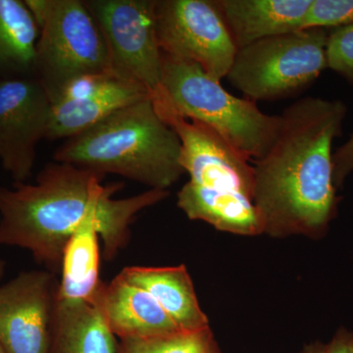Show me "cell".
Here are the masks:
<instances>
[{
    "label": "cell",
    "mask_w": 353,
    "mask_h": 353,
    "mask_svg": "<svg viewBox=\"0 0 353 353\" xmlns=\"http://www.w3.org/2000/svg\"><path fill=\"white\" fill-rule=\"evenodd\" d=\"M99 223L88 220L70 238L62 256L57 301L94 303L103 283L99 278Z\"/></svg>",
    "instance_id": "e0dca14e"
},
{
    "label": "cell",
    "mask_w": 353,
    "mask_h": 353,
    "mask_svg": "<svg viewBox=\"0 0 353 353\" xmlns=\"http://www.w3.org/2000/svg\"><path fill=\"white\" fill-rule=\"evenodd\" d=\"M39 37L24 0H0V80L34 77Z\"/></svg>",
    "instance_id": "ac0fdd59"
},
{
    "label": "cell",
    "mask_w": 353,
    "mask_h": 353,
    "mask_svg": "<svg viewBox=\"0 0 353 353\" xmlns=\"http://www.w3.org/2000/svg\"><path fill=\"white\" fill-rule=\"evenodd\" d=\"M0 353H7L6 348L3 347V345L0 343Z\"/></svg>",
    "instance_id": "484cf974"
},
{
    "label": "cell",
    "mask_w": 353,
    "mask_h": 353,
    "mask_svg": "<svg viewBox=\"0 0 353 353\" xmlns=\"http://www.w3.org/2000/svg\"><path fill=\"white\" fill-rule=\"evenodd\" d=\"M328 34L326 29L310 28L239 48L226 78L254 102L294 97L327 68Z\"/></svg>",
    "instance_id": "52a82bcc"
},
{
    "label": "cell",
    "mask_w": 353,
    "mask_h": 353,
    "mask_svg": "<svg viewBox=\"0 0 353 353\" xmlns=\"http://www.w3.org/2000/svg\"><path fill=\"white\" fill-rule=\"evenodd\" d=\"M119 275L148 292L181 331L196 332L209 328L208 316L199 306L192 278L185 265L129 266L123 269Z\"/></svg>",
    "instance_id": "9a60e30c"
},
{
    "label": "cell",
    "mask_w": 353,
    "mask_h": 353,
    "mask_svg": "<svg viewBox=\"0 0 353 353\" xmlns=\"http://www.w3.org/2000/svg\"><path fill=\"white\" fill-rule=\"evenodd\" d=\"M350 353H353V345H352V350H350Z\"/></svg>",
    "instance_id": "4316f807"
},
{
    "label": "cell",
    "mask_w": 353,
    "mask_h": 353,
    "mask_svg": "<svg viewBox=\"0 0 353 353\" xmlns=\"http://www.w3.org/2000/svg\"><path fill=\"white\" fill-rule=\"evenodd\" d=\"M99 25L114 77L145 88L152 99L161 92L163 54L155 28L157 0H85Z\"/></svg>",
    "instance_id": "ba28073f"
},
{
    "label": "cell",
    "mask_w": 353,
    "mask_h": 353,
    "mask_svg": "<svg viewBox=\"0 0 353 353\" xmlns=\"http://www.w3.org/2000/svg\"><path fill=\"white\" fill-rule=\"evenodd\" d=\"M58 284L52 272L32 270L0 285V343L7 353H50Z\"/></svg>",
    "instance_id": "8fae6325"
},
{
    "label": "cell",
    "mask_w": 353,
    "mask_h": 353,
    "mask_svg": "<svg viewBox=\"0 0 353 353\" xmlns=\"http://www.w3.org/2000/svg\"><path fill=\"white\" fill-rule=\"evenodd\" d=\"M327 68L353 85V24L334 28L328 34Z\"/></svg>",
    "instance_id": "ffe728a7"
},
{
    "label": "cell",
    "mask_w": 353,
    "mask_h": 353,
    "mask_svg": "<svg viewBox=\"0 0 353 353\" xmlns=\"http://www.w3.org/2000/svg\"><path fill=\"white\" fill-rule=\"evenodd\" d=\"M51 102L34 77L0 80V162L15 183L32 175L36 148L46 139Z\"/></svg>",
    "instance_id": "30bf717a"
},
{
    "label": "cell",
    "mask_w": 353,
    "mask_h": 353,
    "mask_svg": "<svg viewBox=\"0 0 353 353\" xmlns=\"http://www.w3.org/2000/svg\"><path fill=\"white\" fill-rule=\"evenodd\" d=\"M236 48L303 30L312 0H218Z\"/></svg>",
    "instance_id": "5bb4252c"
},
{
    "label": "cell",
    "mask_w": 353,
    "mask_h": 353,
    "mask_svg": "<svg viewBox=\"0 0 353 353\" xmlns=\"http://www.w3.org/2000/svg\"><path fill=\"white\" fill-rule=\"evenodd\" d=\"M153 102L160 117L180 138L181 164L190 175L178 192L179 208L190 220L203 221L219 231L241 236L263 233L253 202L252 160L212 128L185 119L164 101Z\"/></svg>",
    "instance_id": "3957f363"
},
{
    "label": "cell",
    "mask_w": 353,
    "mask_h": 353,
    "mask_svg": "<svg viewBox=\"0 0 353 353\" xmlns=\"http://www.w3.org/2000/svg\"><path fill=\"white\" fill-rule=\"evenodd\" d=\"M155 28L164 55L196 63L220 82L226 78L238 48L215 1L157 0Z\"/></svg>",
    "instance_id": "9c48e42d"
},
{
    "label": "cell",
    "mask_w": 353,
    "mask_h": 353,
    "mask_svg": "<svg viewBox=\"0 0 353 353\" xmlns=\"http://www.w3.org/2000/svg\"><path fill=\"white\" fill-rule=\"evenodd\" d=\"M6 262L2 261V260H0V280H1L2 278H3L4 273H6Z\"/></svg>",
    "instance_id": "d4e9b609"
},
{
    "label": "cell",
    "mask_w": 353,
    "mask_h": 353,
    "mask_svg": "<svg viewBox=\"0 0 353 353\" xmlns=\"http://www.w3.org/2000/svg\"><path fill=\"white\" fill-rule=\"evenodd\" d=\"M117 345L94 304L57 301L50 353H117Z\"/></svg>",
    "instance_id": "2e32d148"
},
{
    "label": "cell",
    "mask_w": 353,
    "mask_h": 353,
    "mask_svg": "<svg viewBox=\"0 0 353 353\" xmlns=\"http://www.w3.org/2000/svg\"><path fill=\"white\" fill-rule=\"evenodd\" d=\"M334 185L341 187L345 179L353 172V134L343 145L334 153Z\"/></svg>",
    "instance_id": "7402d4cb"
},
{
    "label": "cell",
    "mask_w": 353,
    "mask_h": 353,
    "mask_svg": "<svg viewBox=\"0 0 353 353\" xmlns=\"http://www.w3.org/2000/svg\"><path fill=\"white\" fill-rule=\"evenodd\" d=\"M350 24H353V0H312L303 29H334Z\"/></svg>",
    "instance_id": "44dd1931"
},
{
    "label": "cell",
    "mask_w": 353,
    "mask_h": 353,
    "mask_svg": "<svg viewBox=\"0 0 353 353\" xmlns=\"http://www.w3.org/2000/svg\"><path fill=\"white\" fill-rule=\"evenodd\" d=\"M182 145L152 97L130 104L88 131L66 139L55 161L105 176L116 174L150 190H168L185 173Z\"/></svg>",
    "instance_id": "277c9868"
},
{
    "label": "cell",
    "mask_w": 353,
    "mask_h": 353,
    "mask_svg": "<svg viewBox=\"0 0 353 353\" xmlns=\"http://www.w3.org/2000/svg\"><path fill=\"white\" fill-rule=\"evenodd\" d=\"M119 340L181 333L176 323L148 292L116 276L102 283L92 303Z\"/></svg>",
    "instance_id": "4fadbf2b"
},
{
    "label": "cell",
    "mask_w": 353,
    "mask_h": 353,
    "mask_svg": "<svg viewBox=\"0 0 353 353\" xmlns=\"http://www.w3.org/2000/svg\"><path fill=\"white\" fill-rule=\"evenodd\" d=\"M102 179L87 169L55 162L39 172L34 183L0 188V246L28 250L57 274L70 238L83 223L95 220L104 259H115L129 243L137 215L164 201L169 190L114 199L123 183L104 185Z\"/></svg>",
    "instance_id": "6da1fadb"
},
{
    "label": "cell",
    "mask_w": 353,
    "mask_h": 353,
    "mask_svg": "<svg viewBox=\"0 0 353 353\" xmlns=\"http://www.w3.org/2000/svg\"><path fill=\"white\" fill-rule=\"evenodd\" d=\"M117 353H221L210 327L148 339H123Z\"/></svg>",
    "instance_id": "d6986e66"
},
{
    "label": "cell",
    "mask_w": 353,
    "mask_h": 353,
    "mask_svg": "<svg viewBox=\"0 0 353 353\" xmlns=\"http://www.w3.org/2000/svg\"><path fill=\"white\" fill-rule=\"evenodd\" d=\"M153 101L212 128L252 161L270 150L281 126V115H269L256 102L230 94L199 65L164 54L161 92Z\"/></svg>",
    "instance_id": "5b68a950"
},
{
    "label": "cell",
    "mask_w": 353,
    "mask_h": 353,
    "mask_svg": "<svg viewBox=\"0 0 353 353\" xmlns=\"http://www.w3.org/2000/svg\"><path fill=\"white\" fill-rule=\"evenodd\" d=\"M146 97H152L145 88L113 75L83 79L52 103L46 139L73 138Z\"/></svg>",
    "instance_id": "7c38bea8"
},
{
    "label": "cell",
    "mask_w": 353,
    "mask_h": 353,
    "mask_svg": "<svg viewBox=\"0 0 353 353\" xmlns=\"http://www.w3.org/2000/svg\"><path fill=\"white\" fill-rule=\"evenodd\" d=\"M325 347L326 345L321 343H313L304 348L301 353H325Z\"/></svg>",
    "instance_id": "cb8c5ba5"
},
{
    "label": "cell",
    "mask_w": 353,
    "mask_h": 353,
    "mask_svg": "<svg viewBox=\"0 0 353 353\" xmlns=\"http://www.w3.org/2000/svg\"><path fill=\"white\" fill-rule=\"evenodd\" d=\"M39 26L34 78L51 102L83 79L112 75L101 29L81 0H24Z\"/></svg>",
    "instance_id": "8992f818"
},
{
    "label": "cell",
    "mask_w": 353,
    "mask_h": 353,
    "mask_svg": "<svg viewBox=\"0 0 353 353\" xmlns=\"http://www.w3.org/2000/svg\"><path fill=\"white\" fill-rule=\"evenodd\" d=\"M347 113L343 101L308 97L281 114L270 150L252 161L263 233L315 236L328 226L336 202L332 148Z\"/></svg>",
    "instance_id": "7a4b0ae2"
},
{
    "label": "cell",
    "mask_w": 353,
    "mask_h": 353,
    "mask_svg": "<svg viewBox=\"0 0 353 353\" xmlns=\"http://www.w3.org/2000/svg\"><path fill=\"white\" fill-rule=\"evenodd\" d=\"M353 345V336L347 332H339L333 340L325 347V353H350Z\"/></svg>",
    "instance_id": "603a6c76"
}]
</instances>
